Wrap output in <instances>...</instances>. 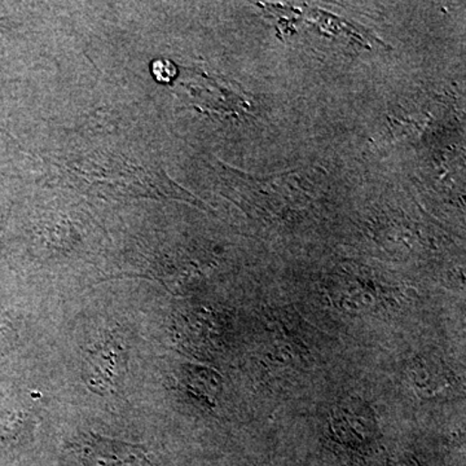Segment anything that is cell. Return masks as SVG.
I'll list each match as a JSON object with an SVG mask.
<instances>
[{"label": "cell", "instance_id": "cell-1", "mask_svg": "<svg viewBox=\"0 0 466 466\" xmlns=\"http://www.w3.org/2000/svg\"><path fill=\"white\" fill-rule=\"evenodd\" d=\"M73 456L81 466H149L148 453L142 446L110 440L99 434L79 435L72 446Z\"/></svg>", "mask_w": 466, "mask_h": 466}, {"label": "cell", "instance_id": "cell-2", "mask_svg": "<svg viewBox=\"0 0 466 466\" xmlns=\"http://www.w3.org/2000/svg\"><path fill=\"white\" fill-rule=\"evenodd\" d=\"M126 349L110 339L88 352L85 364V381L100 394L116 391L126 372Z\"/></svg>", "mask_w": 466, "mask_h": 466}, {"label": "cell", "instance_id": "cell-3", "mask_svg": "<svg viewBox=\"0 0 466 466\" xmlns=\"http://www.w3.org/2000/svg\"><path fill=\"white\" fill-rule=\"evenodd\" d=\"M152 73L155 78L161 84H168L173 81L177 76V67L171 61L167 60H156L152 64Z\"/></svg>", "mask_w": 466, "mask_h": 466}, {"label": "cell", "instance_id": "cell-4", "mask_svg": "<svg viewBox=\"0 0 466 466\" xmlns=\"http://www.w3.org/2000/svg\"><path fill=\"white\" fill-rule=\"evenodd\" d=\"M400 466H406V465H400Z\"/></svg>", "mask_w": 466, "mask_h": 466}]
</instances>
